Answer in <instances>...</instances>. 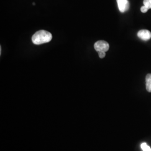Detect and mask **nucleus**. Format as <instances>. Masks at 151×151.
<instances>
[{
    "label": "nucleus",
    "instance_id": "obj_1",
    "mask_svg": "<svg viewBox=\"0 0 151 151\" xmlns=\"http://www.w3.org/2000/svg\"><path fill=\"white\" fill-rule=\"evenodd\" d=\"M52 39V34L44 30H41L35 32L32 37V43L36 45L48 43Z\"/></svg>",
    "mask_w": 151,
    "mask_h": 151
},
{
    "label": "nucleus",
    "instance_id": "obj_2",
    "mask_svg": "<svg viewBox=\"0 0 151 151\" xmlns=\"http://www.w3.org/2000/svg\"><path fill=\"white\" fill-rule=\"evenodd\" d=\"M94 48L96 52H107L109 49V44L104 40H99L94 44Z\"/></svg>",
    "mask_w": 151,
    "mask_h": 151
},
{
    "label": "nucleus",
    "instance_id": "obj_3",
    "mask_svg": "<svg viewBox=\"0 0 151 151\" xmlns=\"http://www.w3.org/2000/svg\"><path fill=\"white\" fill-rule=\"evenodd\" d=\"M119 11L122 13L128 11L129 9V2L128 0H116Z\"/></svg>",
    "mask_w": 151,
    "mask_h": 151
},
{
    "label": "nucleus",
    "instance_id": "obj_4",
    "mask_svg": "<svg viewBox=\"0 0 151 151\" xmlns=\"http://www.w3.org/2000/svg\"><path fill=\"white\" fill-rule=\"evenodd\" d=\"M137 36L142 40L148 41L151 38V32L146 29L140 30L137 33Z\"/></svg>",
    "mask_w": 151,
    "mask_h": 151
},
{
    "label": "nucleus",
    "instance_id": "obj_5",
    "mask_svg": "<svg viewBox=\"0 0 151 151\" xmlns=\"http://www.w3.org/2000/svg\"><path fill=\"white\" fill-rule=\"evenodd\" d=\"M146 90L151 92V73H149L146 77Z\"/></svg>",
    "mask_w": 151,
    "mask_h": 151
},
{
    "label": "nucleus",
    "instance_id": "obj_6",
    "mask_svg": "<svg viewBox=\"0 0 151 151\" xmlns=\"http://www.w3.org/2000/svg\"><path fill=\"white\" fill-rule=\"evenodd\" d=\"M141 148L143 151H151V147L147 145L146 143H143L141 145Z\"/></svg>",
    "mask_w": 151,
    "mask_h": 151
},
{
    "label": "nucleus",
    "instance_id": "obj_7",
    "mask_svg": "<svg viewBox=\"0 0 151 151\" xmlns=\"http://www.w3.org/2000/svg\"><path fill=\"white\" fill-rule=\"evenodd\" d=\"M143 5L146 6L148 9H151V0H144Z\"/></svg>",
    "mask_w": 151,
    "mask_h": 151
},
{
    "label": "nucleus",
    "instance_id": "obj_8",
    "mask_svg": "<svg viewBox=\"0 0 151 151\" xmlns=\"http://www.w3.org/2000/svg\"><path fill=\"white\" fill-rule=\"evenodd\" d=\"M148 10L149 9L145 5L142 6L141 8H140V11L143 13H146L147 11H148Z\"/></svg>",
    "mask_w": 151,
    "mask_h": 151
},
{
    "label": "nucleus",
    "instance_id": "obj_9",
    "mask_svg": "<svg viewBox=\"0 0 151 151\" xmlns=\"http://www.w3.org/2000/svg\"><path fill=\"white\" fill-rule=\"evenodd\" d=\"M97 53H98L99 55V57L100 58H104L105 57L106 53H105V52H98Z\"/></svg>",
    "mask_w": 151,
    "mask_h": 151
}]
</instances>
